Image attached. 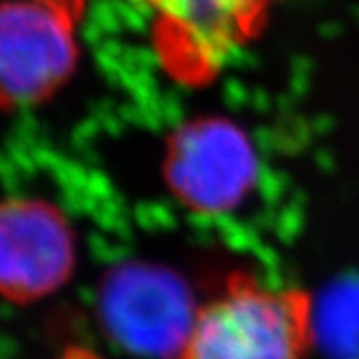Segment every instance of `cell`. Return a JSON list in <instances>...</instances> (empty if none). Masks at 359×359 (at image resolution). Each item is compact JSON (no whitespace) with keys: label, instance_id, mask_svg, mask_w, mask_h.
Segmentation results:
<instances>
[{"label":"cell","instance_id":"3","mask_svg":"<svg viewBox=\"0 0 359 359\" xmlns=\"http://www.w3.org/2000/svg\"><path fill=\"white\" fill-rule=\"evenodd\" d=\"M164 176L188 210L219 216L238 208L254 188L256 150L230 120H192L180 126L168 142Z\"/></svg>","mask_w":359,"mask_h":359},{"label":"cell","instance_id":"6","mask_svg":"<svg viewBox=\"0 0 359 359\" xmlns=\"http://www.w3.org/2000/svg\"><path fill=\"white\" fill-rule=\"evenodd\" d=\"M160 14V44L176 72L190 76L218 66L252 39L271 0H146Z\"/></svg>","mask_w":359,"mask_h":359},{"label":"cell","instance_id":"2","mask_svg":"<svg viewBox=\"0 0 359 359\" xmlns=\"http://www.w3.org/2000/svg\"><path fill=\"white\" fill-rule=\"evenodd\" d=\"M78 18L42 0L0 4V108L46 102L74 72Z\"/></svg>","mask_w":359,"mask_h":359},{"label":"cell","instance_id":"5","mask_svg":"<svg viewBox=\"0 0 359 359\" xmlns=\"http://www.w3.org/2000/svg\"><path fill=\"white\" fill-rule=\"evenodd\" d=\"M76 268L74 228L40 198L0 202V297L32 304L65 285Z\"/></svg>","mask_w":359,"mask_h":359},{"label":"cell","instance_id":"7","mask_svg":"<svg viewBox=\"0 0 359 359\" xmlns=\"http://www.w3.org/2000/svg\"><path fill=\"white\" fill-rule=\"evenodd\" d=\"M42 2H48V4L58 6V8H62L68 14H72L74 18H80V13L84 8V0H42Z\"/></svg>","mask_w":359,"mask_h":359},{"label":"cell","instance_id":"1","mask_svg":"<svg viewBox=\"0 0 359 359\" xmlns=\"http://www.w3.org/2000/svg\"><path fill=\"white\" fill-rule=\"evenodd\" d=\"M313 341L316 308L308 292L240 269L198 306L176 359H308Z\"/></svg>","mask_w":359,"mask_h":359},{"label":"cell","instance_id":"4","mask_svg":"<svg viewBox=\"0 0 359 359\" xmlns=\"http://www.w3.org/2000/svg\"><path fill=\"white\" fill-rule=\"evenodd\" d=\"M196 309L174 273L148 264L112 269L98 295V316L108 335L148 358H178Z\"/></svg>","mask_w":359,"mask_h":359}]
</instances>
